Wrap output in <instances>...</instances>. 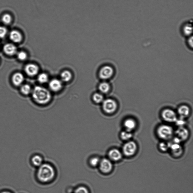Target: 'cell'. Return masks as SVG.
Instances as JSON below:
<instances>
[{"label":"cell","mask_w":193,"mask_h":193,"mask_svg":"<svg viewBox=\"0 0 193 193\" xmlns=\"http://www.w3.org/2000/svg\"><path fill=\"white\" fill-rule=\"evenodd\" d=\"M74 193H89L88 189L83 186L78 187L75 190Z\"/></svg>","instance_id":"obj_30"},{"label":"cell","mask_w":193,"mask_h":193,"mask_svg":"<svg viewBox=\"0 0 193 193\" xmlns=\"http://www.w3.org/2000/svg\"><path fill=\"white\" fill-rule=\"evenodd\" d=\"M48 75L45 73L40 74L38 76V81L41 84H44L47 82L48 81Z\"/></svg>","instance_id":"obj_24"},{"label":"cell","mask_w":193,"mask_h":193,"mask_svg":"<svg viewBox=\"0 0 193 193\" xmlns=\"http://www.w3.org/2000/svg\"><path fill=\"white\" fill-rule=\"evenodd\" d=\"M176 133L177 137L179 138L181 141H185L189 136L188 130L183 126L179 127L176 130Z\"/></svg>","instance_id":"obj_15"},{"label":"cell","mask_w":193,"mask_h":193,"mask_svg":"<svg viewBox=\"0 0 193 193\" xmlns=\"http://www.w3.org/2000/svg\"><path fill=\"white\" fill-rule=\"evenodd\" d=\"M92 99L94 102L96 103L102 102L104 101V97L102 95L99 93L94 94L93 96Z\"/></svg>","instance_id":"obj_25"},{"label":"cell","mask_w":193,"mask_h":193,"mask_svg":"<svg viewBox=\"0 0 193 193\" xmlns=\"http://www.w3.org/2000/svg\"><path fill=\"white\" fill-rule=\"evenodd\" d=\"M10 39L12 42L15 43H19L22 40L21 34L17 31L13 30L11 32L10 34Z\"/></svg>","instance_id":"obj_19"},{"label":"cell","mask_w":193,"mask_h":193,"mask_svg":"<svg viewBox=\"0 0 193 193\" xmlns=\"http://www.w3.org/2000/svg\"><path fill=\"white\" fill-rule=\"evenodd\" d=\"M124 125L126 130L131 132L136 128V123L135 121L131 119H127L124 122Z\"/></svg>","instance_id":"obj_17"},{"label":"cell","mask_w":193,"mask_h":193,"mask_svg":"<svg viewBox=\"0 0 193 193\" xmlns=\"http://www.w3.org/2000/svg\"><path fill=\"white\" fill-rule=\"evenodd\" d=\"M17 57L21 61H24L27 58V54L24 52H20L18 53Z\"/></svg>","instance_id":"obj_32"},{"label":"cell","mask_w":193,"mask_h":193,"mask_svg":"<svg viewBox=\"0 0 193 193\" xmlns=\"http://www.w3.org/2000/svg\"><path fill=\"white\" fill-rule=\"evenodd\" d=\"M181 35L186 38L192 36L193 24L192 20L186 22L181 25L180 29Z\"/></svg>","instance_id":"obj_8"},{"label":"cell","mask_w":193,"mask_h":193,"mask_svg":"<svg viewBox=\"0 0 193 193\" xmlns=\"http://www.w3.org/2000/svg\"><path fill=\"white\" fill-rule=\"evenodd\" d=\"M39 67L33 64H29L25 68V72L26 74L30 77H33L37 75L39 72Z\"/></svg>","instance_id":"obj_12"},{"label":"cell","mask_w":193,"mask_h":193,"mask_svg":"<svg viewBox=\"0 0 193 193\" xmlns=\"http://www.w3.org/2000/svg\"><path fill=\"white\" fill-rule=\"evenodd\" d=\"M49 88L54 92H58L62 88V83L59 79H54L51 81L49 83Z\"/></svg>","instance_id":"obj_14"},{"label":"cell","mask_w":193,"mask_h":193,"mask_svg":"<svg viewBox=\"0 0 193 193\" xmlns=\"http://www.w3.org/2000/svg\"><path fill=\"white\" fill-rule=\"evenodd\" d=\"M186 45L187 48L191 50H192L193 48V37L191 36L190 37L186 38Z\"/></svg>","instance_id":"obj_28"},{"label":"cell","mask_w":193,"mask_h":193,"mask_svg":"<svg viewBox=\"0 0 193 193\" xmlns=\"http://www.w3.org/2000/svg\"><path fill=\"white\" fill-rule=\"evenodd\" d=\"M7 33V29L4 27L0 26V38L5 37Z\"/></svg>","instance_id":"obj_33"},{"label":"cell","mask_w":193,"mask_h":193,"mask_svg":"<svg viewBox=\"0 0 193 193\" xmlns=\"http://www.w3.org/2000/svg\"><path fill=\"white\" fill-rule=\"evenodd\" d=\"M61 77L62 81L67 82L72 79V74L70 71L65 70L62 72Z\"/></svg>","instance_id":"obj_21"},{"label":"cell","mask_w":193,"mask_h":193,"mask_svg":"<svg viewBox=\"0 0 193 193\" xmlns=\"http://www.w3.org/2000/svg\"><path fill=\"white\" fill-rule=\"evenodd\" d=\"M3 51L7 55L12 56L17 52V48L15 45L11 43H7L3 47Z\"/></svg>","instance_id":"obj_16"},{"label":"cell","mask_w":193,"mask_h":193,"mask_svg":"<svg viewBox=\"0 0 193 193\" xmlns=\"http://www.w3.org/2000/svg\"><path fill=\"white\" fill-rule=\"evenodd\" d=\"M137 148V146L134 142L129 141L124 145L122 153L126 157H132L136 154Z\"/></svg>","instance_id":"obj_4"},{"label":"cell","mask_w":193,"mask_h":193,"mask_svg":"<svg viewBox=\"0 0 193 193\" xmlns=\"http://www.w3.org/2000/svg\"><path fill=\"white\" fill-rule=\"evenodd\" d=\"M178 112L182 119L187 117L190 113V109L186 105H182L178 109Z\"/></svg>","instance_id":"obj_18"},{"label":"cell","mask_w":193,"mask_h":193,"mask_svg":"<svg viewBox=\"0 0 193 193\" xmlns=\"http://www.w3.org/2000/svg\"><path fill=\"white\" fill-rule=\"evenodd\" d=\"M39 167L37 176L40 181L47 183L53 179L55 172L52 166L48 164H42Z\"/></svg>","instance_id":"obj_2"},{"label":"cell","mask_w":193,"mask_h":193,"mask_svg":"<svg viewBox=\"0 0 193 193\" xmlns=\"http://www.w3.org/2000/svg\"><path fill=\"white\" fill-rule=\"evenodd\" d=\"M176 125L179 127L183 126L185 124V121L183 119L180 118V119L176 120L175 122Z\"/></svg>","instance_id":"obj_34"},{"label":"cell","mask_w":193,"mask_h":193,"mask_svg":"<svg viewBox=\"0 0 193 193\" xmlns=\"http://www.w3.org/2000/svg\"><path fill=\"white\" fill-rule=\"evenodd\" d=\"M113 67L109 65H106L102 67L100 70L99 76L101 79L108 80L114 74Z\"/></svg>","instance_id":"obj_7"},{"label":"cell","mask_w":193,"mask_h":193,"mask_svg":"<svg viewBox=\"0 0 193 193\" xmlns=\"http://www.w3.org/2000/svg\"><path fill=\"white\" fill-rule=\"evenodd\" d=\"M32 94L34 101L40 105L46 104L52 98V95L49 91L41 86L34 87Z\"/></svg>","instance_id":"obj_1"},{"label":"cell","mask_w":193,"mask_h":193,"mask_svg":"<svg viewBox=\"0 0 193 193\" xmlns=\"http://www.w3.org/2000/svg\"><path fill=\"white\" fill-rule=\"evenodd\" d=\"M2 21L5 24H8L12 21L11 16L9 14H5L3 16Z\"/></svg>","instance_id":"obj_29"},{"label":"cell","mask_w":193,"mask_h":193,"mask_svg":"<svg viewBox=\"0 0 193 193\" xmlns=\"http://www.w3.org/2000/svg\"><path fill=\"white\" fill-rule=\"evenodd\" d=\"M99 166L100 171L105 174L110 173L114 167L112 162L108 158H103L101 160Z\"/></svg>","instance_id":"obj_5"},{"label":"cell","mask_w":193,"mask_h":193,"mask_svg":"<svg viewBox=\"0 0 193 193\" xmlns=\"http://www.w3.org/2000/svg\"><path fill=\"white\" fill-rule=\"evenodd\" d=\"M168 145L169 148L171 149V153L173 156L178 158L182 155L183 150L180 144L174 143L169 144Z\"/></svg>","instance_id":"obj_11"},{"label":"cell","mask_w":193,"mask_h":193,"mask_svg":"<svg viewBox=\"0 0 193 193\" xmlns=\"http://www.w3.org/2000/svg\"><path fill=\"white\" fill-rule=\"evenodd\" d=\"M108 156L109 159L112 162H118L122 159L123 155L118 149H113L109 151Z\"/></svg>","instance_id":"obj_10"},{"label":"cell","mask_w":193,"mask_h":193,"mask_svg":"<svg viewBox=\"0 0 193 193\" xmlns=\"http://www.w3.org/2000/svg\"><path fill=\"white\" fill-rule=\"evenodd\" d=\"M43 159L41 156H34L32 158V162L34 166L39 167L43 164Z\"/></svg>","instance_id":"obj_22"},{"label":"cell","mask_w":193,"mask_h":193,"mask_svg":"<svg viewBox=\"0 0 193 193\" xmlns=\"http://www.w3.org/2000/svg\"><path fill=\"white\" fill-rule=\"evenodd\" d=\"M32 87L28 84H22L20 87V91L23 95H28L32 93Z\"/></svg>","instance_id":"obj_20"},{"label":"cell","mask_w":193,"mask_h":193,"mask_svg":"<svg viewBox=\"0 0 193 193\" xmlns=\"http://www.w3.org/2000/svg\"><path fill=\"white\" fill-rule=\"evenodd\" d=\"M121 136L122 139L124 141H127L132 137V134L130 132L126 130L121 133Z\"/></svg>","instance_id":"obj_26"},{"label":"cell","mask_w":193,"mask_h":193,"mask_svg":"<svg viewBox=\"0 0 193 193\" xmlns=\"http://www.w3.org/2000/svg\"><path fill=\"white\" fill-rule=\"evenodd\" d=\"M101 160L99 158L95 157L91 158L90 163L91 166L96 167L99 166Z\"/></svg>","instance_id":"obj_27"},{"label":"cell","mask_w":193,"mask_h":193,"mask_svg":"<svg viewBox=\"0 0 193 193\" xmlns=\"http://www.w3.org/2000/svg\"><path fill=\"white\" fill-rule=\"evenodd\" d=\"M157 134L160 138L167 140L170 138L173 134V130L172 127L167 125H162L158 127Z\"/></svg>","instance_id":"obj_3"},{"label":"cell","mask_w":193,"mask_h":193,"mask_svg":"<svg viewBox=\"0 0 193 193\" xmlns=\"http://www.w3.org/2000/svg\"><path fill=\"white\" fill-rule=\"evenodd\" d=\"M0 193H12L10 192H9V191H3V192H1Z\"/></svg>","instance_id":"obj_35"},{"label":"cell","mask_w":193,"mask_h":193,"mask_svg":"<svg viewBox=\"0 0 193 193\" xmlns=\"http://www.w3.org/2000/svg\"><path fill=\"white\" fill-rule=\"evenodd\" d=\"M159 147L160 150L163 152L166 151L169 148L168 144L164 142L160 143Z\"/></svg>","instance_id":"obj_31"},{"label":"cell","mask_w":193,"mask_h":193,"mask_svg":"<svg viewBox=\"0 0 193 193\" xmlns=\"http://www.w3.org/2000/svg\"><path fill=\"white\" fill-rule=\"evenodd\" d=\"M103 109L104 111L107 114H111L116 111L117 109V103L114 100L108 99L103 101Z\"/></svg>","instance_id":"obj_6"},{"label":"cell","mask_w":193,"mask_h":193,"mask_svg":"<svg viewBox=\"0 0 193 193\" xmlns=\"http://www.w3.org/2000/svg\"><path fill=\"white\" fill-rule=\"evenodd\" d=\"M24 81V76L21 73H16L12 76V83L16 87H21L23 84Z\"/></svg>","instance_id":"obj_13"},{"label":"cell","mask_w":193,"mask_h":193,"mask_svg":"<svg viewBox=\"0 0 193 193\" xmlns=\"http://www.w3.org/2000/svg\"><path fill=\"white\" fill-rule=\"evenodd\" d=\"M110 85L108 83L103 82L101 83L99 85V89L100 92L102 93H107L110 91Z\"/></svg>","instance_id":"obj_23"},{"label":"cell","mask_w":193,"mask_h":193,"mask_svg":"<svg viewBox=\"0 0 193 193\" xmlns=\"http://www.w3.org/2000/svg\"><path fill=\"white\" fill-rule=\"evenodd\" d=\"M161 116L163 120L168 122H175L177 119L176 113L170 109L163 110L162 112Z\"/></svg>","instance_id":"obj_9"}]
</instances>
